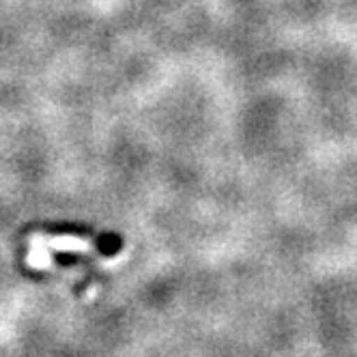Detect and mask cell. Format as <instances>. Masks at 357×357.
<instances>
[{
	"label": "cell",
	"mask_w": 357,
	"mask_h": 357,
	"mask_svg": "<svg viewBox=\"0 0 357 357\" xmlns=\"http://www.w3.org/2000/svg\"><path fill=\"white\" fill-rule=\"evenodd\" d=\"M41 243H45L50 250H59V252H91L93 243L82 237H73V235H59V237H45V235H35Z\"/></svg>",
	"instance_id": "cell-1"
},
{
	"label": "cell",
	"mask_w": 357,
	"mask_h": 357,
	"mask_svg": "<svg viewBox=\"0 0 357 357\" xmlns=\"http://www.w3.org/2000/svg\"><path fill=\"white\" fill-rule=\"evenodd\" d=\"M29 265L35 269H52L54 259H52V250L39 239L31 237V254H29Z\"/></svg>",
	"instance_id": "cell-2"
}]
</instances>
